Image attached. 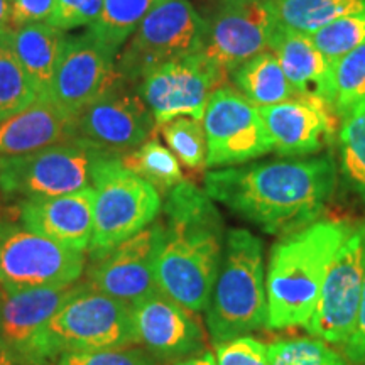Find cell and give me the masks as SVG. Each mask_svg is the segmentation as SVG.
I'll return each instance as SVG.
<instances>
[{"instance_id": "1", "label": "cell", "mask_w": 365, "mask_h": 365, "mask_svg": "<svg viewBox=\"0 0 365 365\" xmlns=\"http://www.w3.org/2000/svg\"><path fill=\"white\" fill-rule=\"evenodd\" d=\"M331 154L220 168L205 175V193L266 234L289 235L317 222L336 186Z\"/></svg>"}, {"instance_id": "2", "label": "cell", "mask_w": 365, "mask_h": 365, "mask_svg": "<svg viewBox=\"0 0 365 365\" xmlns=\"http://www.w3.org/2000/svg\"><path fill=\"white\" fill-rule=\"evenodd\" d=\"M154 272L159 289L191 313L205 312L220 267L225 228L213 200L181 181L164 196Z\"/></svg>"}, {"instance_id": "3", "label": "cell", "mask_w": 365, "mask_h": 365, "mask_svg": "<svg viewBox=\"0 0 365 365\" xmlns=\"http://www.w3.org/2000/svg\"><path fill=\"white\" fill-rule=\"evenodd\" d=\"M350 228L352 223L341 220H318L274 245L266 274L267 328L307 325L328 267Z\"/></svg>"}, {"instance_id": "4", "label": "cell", "mask_w": 365, "mask_h": 365, "mask_svg": "<svg viewBox=\"0 0 365 365\" xmlns=\"http://www.w3.org/2000/svg\"><path fill=\"white\" fill-rule=\"evenodd\" d=\"M205 312L215 345L266 325L264 249L252 232L244 228L227 232L220 267Z\"/></svg>"}, {"instance_id": "5", "label": "cell", "mask_w": 365, "mask_h": 365, "mask_svg": "<svg viewBox=\"0 0 365 365\" xmlns=\"http://www.w3.org/2000/svg\"><path fill=\"white\" fill-rule=\"evenodd\" d=\"M120 158L71 137L34 153L0 159V193L26 200L93 188L100 173Z\"/></svg>"}, {"instance_id": "6", "label": "cell", "mask_w": 365, "mask_h": 365, "mask_svg": "<svg viewBox=\"0 0 365 365\" xmlns=\"http://www.w3.org/2000/svg\"><path fill=\"white\" fill-rule=\"evenodd\" d=\"M46 341L54 359L66 352L134 345L132 304L90 289L81 282L49 319Z\"/></svg>"}, {"instance_id": "7", "label": "cell", "mask_w": 365, "mask_h": 365, "mask_svg": "<svg viewBox=\"0 0 365 365\" xmlns=\"http://www.w3.org/2000/svg\"><path fill=\"white\" fill-rule=\"evenodd\" d=\"M86 267L85 252L36 234L0 212V287L19 293L75 284Z\"/></svg>"}, {"instance_id": "8", "label": "cell", "mask_w": 365, "mask_h": 365, "mask_svg": "<svg viewBox=\"0 0 365 365\" xmlns=\"http://www.w3.org/2000/svg\"><path fill=\"white\" fill-rule=\"evenodd\" d=\"M208 22L190 0H164L140 22L115 59L122 78L137 85L153 68L203 51Z\"/></svg>"}, {"instance_id": "9", "label": "cell", "mask_w": 365, "mask_h": 365, "mask_svg": "<svg viewBox=\"0 0 365 365\" xmlns=\"http://www.w3.org/2000/svg\"><path fill=\"white\" fill-rule=\"evenodd\" d=\"M93 235L88 259L107 252L156 222L163 198L148 181L125 170L122 161L100 173L93 185Z\"/></svg>"}, {"instance_id": "10", "label": "cell", "mask_w": 365, "mask_h": 365, "mask_svg": "<svg viewBox=\"0 0 365 365\" xmlns=\"http://www.w3.org/2000/svg\"><path fill=\"white\" fill-rule=\"evenodd\" d=\"M228 76L202 51L149 70L137 83V91L153 112L158 127L176 117L203 120L210 97L227 85Z\"/></svg>"}, {"instance_id": "11", "label": "cell", "mask_w": 365, "mask_h": 365, "mask_svg": "<svg viewBox=\"0 0 365 365\" xmlns=\"http://www.w3.org/2000/svg\"><path fill=\"white\" fill-rule=\"evenodd\" d=\"M365 281V222L355 223L328 267L304 328L325 344H344L359 317Z\"/></svg>"}, {"instance_id": "12", "label": "cell", "mask_w": 365, "mask_h": 365, "mask_svg": "<svg viewBox=\"0 0 365 365\" xmlns=\"http://www.w3.org/2000/svg\"><path fill=\"white\" fill-rule=\"evenodd\" d=\"M202 122L207 168L240 166L274 150L259 108L235 86L223 85L210 97Z\"/></svg>"}, {"instance_id": "13", "label": "cell", "mask_w": 365, "mask_h": 365, "mask_svg": "<svg viewBox=\"0 0 365 365\" xmlns=\"http://www.w3.org/2000/svg\"><path fill=\"white\" fill-rule=\"evenodd\" d=\"M156 129L153 112L140 98L137 85L120 75L102 97L73 117V137L118 156L139 148Z\"/></svg>"}, {"instance_id": "14", "label": "cell", "mask_w": 365, "mask_h": 365, "mask_svg": "<svg viewBox=\"0 0 365 365\" xmlns=\"http://www.w3.org/2000/svg\"><path fill=\"white\" fill-rule=\"evenodd\" d=\"M80 284L7 293L0 287V354L14 365H53L46 327Z\"/></svg>"}, {"instance_id": "15", "label": "cell", "mask_w": 365, "mask_h": 365, "mask_svg": "<svg viewBox=\"0 0 365 365\" xmlns=\"http://www.w3.org/2000/svg\"><path fill=\"white\" fill-rule=\"evenodd\" d=\"M207 22L203 53L230 75L271 48L279 21L272 0H218L215 16Z\"/></svg>"}, {"instance_id": "16", "label": "cell", "mask_w": 365, "mask_h": 365, "mask_svg": "<svg viewBox=\"0 0 365 365\" xmlns=\"http://www.w3.org/2000/svg\"><path fill=\"white\" fill-rule=\"evenodd\" d=\"M158 220L107 252L91 257L85 267V286L112 298L135 304L158 293L154 272Z\"/></svg>"}, {"instance_id": "17", "label": "cell", "mask_w": 365, "mask_h": 365, "mask_svg": "<svg viewBox=\"0 0 365 365\" xmlns=\"http://www.w3.org/2000/svg\"><path fill=\"white\" fill-rule=\"evenodd\" d=\"M115 59L91 33L65 38L54 73L51 102L75 117L115 83Z\"/></svg>"}, {"instance_id": "18", "label": "cell", "mask_w": 365, "mask_h": 365, "mask_svg": "<svg viewBox=\"0 0 365 365\" xmlns=\"http://www.w3.org/2000/svg\"><path fill=\"white\" fill-rule=\"evenodd\" d=\"M135 344L156 362L176 364L205 352L203 331L186 308L163 291L132 304Z\"/></svg>"}, {"instance_id": "19", "label": "cell", "mask_w": 365, "mask_h": 365, "mask_svg": "<svg viewBox=\"0 0 365 365\" xmlns=\"http://www.w3.org/2000/svg\"><path fill=\"white\" fill-rule=\"evenodd\" d=\"M274 153L284 158L312 156L339 137L341 122L327 102L296 97L259 108Z\"/></svg>"}, {"instance_id": "20", "label": "cell", "mask_w": 365, "mask_h": 365, "mask_svg": "<svg viewBox=\"0 0 365 365\" xmlns=\"http://www.w3.org/2000/svg\"><path fill=\"white\" fill-rule=\"evenodd\" d=\"M95 190L85 188L59 196L26 198L19 205V220L36 234L71 250L86 252L93 235Z\"/></svg>"}, {"instance_id": "21", "label": "cell", "mask_w": 365, "mask_h": 365, "mask_svg": "<svg viewBox=\"0 0 365 365\" xmlns=\"http://www.w3.org/2000/svg\"><path fill=\"white\" fill-rule=\"evenodd\" d=\"M269 49L277 58L286 78L298 91L299 97L319 98L330 105L333 65L319 53L308 34L289 29L277 22Z\"/></svg>"}, {"instance_id": "22", "label": "cell", "mask_w": 365, "mask_h": 365, "mask_svg": "<svg viewBox=\"0 0 365 365\" xmlns=\"http://www.w3.org/2000/svg\"><path fill=\"white\" fill-rule=\"evenodd\" d=\"M73 137V117L53 102H36L0 122V159L22 156Z\"/></svg>"}, {"instance_id": "23", "label": "cell", "mask_w": 365, "mask_h": 365, "mask_svg": "<svg viewBox=\"0 0 365 365\" xmlns=\"http://www.w3.org/2000/svg\"><path fill=\"white\" fill-rule=\"evenodd\" d=\"M65 36L48 22L12 29V46L22 70L33 85L38 102H51V88Z\"/></svg>"}, {"instance_id": "24", "label": "cell", "mask_w": 365, "mask_h": 365, "mask_svg": "<svg viewBox=\"0 0 365 365\" xmlns=\"http://www.w3.org/2000/svg\"><path fill=\"white\" fill-rule=\"evenodd\" d=\"M230 76L235 88L257 108L299 97L271 49L242 63Z\"/></svg>"}, {"instance_id": "25", "label": "cell", "mask_w": 365, "mask_h": 365, "mask_svg": "<svg viewBox=\"0 0 365 365\" xmlns=\"http://www.w3.org/2000/svg\"><path fill=\"white\" fill-rule=\"evenodd\" d=\"M163 2L164 0H103L102 12L88 27V33L117 58L118 49L135 33L144 17Z\"/></svg>"}, {"instance_id": "26", "label": "cell", "mask_w": 365, "mask_h": 365, "mask_svg": "<svg viewBox=\"0 0 365 365\" xmlns=\"http://www.w3.org/2000/svg\"><path fill=\"white\" fill-rule=\"evenodd\" d=\"M272 4L282 26L308 36L340 17L365 11V0H272Z\"/></svg>"}, {"instance_id": "27", "label": "cell", "mask_w": 365, "mask_h": 365, "mask_svg": "<svg viewBox=\"0 0 365 365\" xmlns=\"http://www.w3.org/2000/svg\"><path fill=\"white\" fill-rule=\"evenodd\" d=\"M120 161L125 170L148 181L161 196H166L175 186L185 181L180 161L156 139H148L139 148L125 153Z\"/></svg>"}, {"instance_id": "28", "label": "cell", "mask_w": 365, "mask_h": 365, "mask_svg": "<svg viewBox=\"0 0 365 365\" xmlns=\"http://www.w3.org/2000/svg\"><path fill=\"white\" fill-rule=\"evenodd\" d=\"M330 105L341 124L365 105V43L333 63Z\"/></svg>"}, {"instance_id": "29", "label": "cell", "mask_w": 365, "mask_h": 365, "mask_svg": "<svg viewBox=\"0 0 365 365\" xmlns=\"http://www.w3.org/2000/svg\"><path fill=\"white\" fill-rule=\"evenodd\" d=\"M38 102L12 46V31L0 33V122Z\"/></svg>"}, {"instance_id": "30", "label": "cell", "mask_w": 365, "mask_h": 365, "mask_svg": "<svg viewBox=\"0 0 365 365\" xmlns=\"http://www.w3.org/2000/svg\"><path fill=\"white\" fill-rule=\"evenodd\" d=\"M339 140L341 175L365 203V105L341 124Z\"/></svg>"}, {"instance_id": "31", "label": "cell", "mask_w": 365, "mask_h": 365, "mask_svg": "<svg viewBox=\"0 0 365 365\" xmlns=\"http://www.w3.org/2000/svg\"><path fill=\"white\" fill-rule=\"evenodd\" d=\"M170 150L186 170L202 171L207 168V137L203 122L193 117H176L159 125Z\"/></svg>"}, {"instance_id": "32", "label": "cell", "mask_w": 365, "mask_h": 365, "mask_svg": "<svg viewBox=\"0 0 365 365\" xmlns=\"http://www.w3.org/2000/svg\"><path fill=\"white\" fill-rule=\"evenodd\" d=\"M309 38L333 65L365 43V11L340 17L309 34Z\"/></svg>"}, {"instance_id": "33", "label": "cell", "mask_w": 365, "mask_h": 365, "mask_svg": "<svg viewBox=\"0 0 365 365\" xmlns=\"http://www.w3.org/2000/svg\"><path fill=\"white\" fill-rule=\"evenodd\" d=\"M271 365H346L325 341L298 339L269 345Z\"/></svg>"}, {"instance_id": "34", "label": "cell", "mask_w": 365, "mask_h": 365, "mask_svg": "<svg viewBox=\"0 0 365 365\" xmlns=\"http://www.w3.org/2000/svg\"><path fill=\"white\" fill-rule=\"evenodd\" d=\"M53 365H158L156 360L140 349L85 350L61 354Z\"/></svg>"}, {"instance_id": "35", "label": "cell", "mask_w": 365, "mask_h": 365, "mask_svg": "<svg viewBox=\"0 0 365 365\" xmlns=\"http://www.w3.org/2000/svg\"><path fill=\"white\" fill-rule=\"evenodd\" d=\"M217 365H271L269 345L249 335L222 341L217 344Z\"/></svg>"}, {"instance_id": "36", "label": "cell", "mask_w": 365, "mask_h": 365, "mask_svg": "<svg viewBox=\"0 0 365 365\" xmlns=\"http://www.w3.org/2000/svg\"><path fill=\"white\" fill-rule=\"evenodd\" d=\"M103 0H56L49 26L70 31L80 26H91L102 12Z\"/></svg>"}, {"instance_id": "37", "label": "cell", "mask_w": 365, "mask_h": 365, "mask_svg": "<svg viewBox=\"0 0 365 365\" xmlns=\"http://www.w3.org/2000/svg\"><path fill=\"white\" fill-rule=\"evenodd\" d=\"M56 0H12V29L33 22L51 19Z\"/></svg>"}, {"instance_id": "38", "label": "cell", "mask_w": 365, "mask_h": 365, "mask_svg": "<svg viewBox=\"0 0 365 365\" xmlns=\"http://www.w3.org/2000/svg\"><path fill=\"white\" fill-rule=\"evenodd\" d=\"M345 354L355 364H365V281L362 299H360L359 317L349 340L345 341Z\"/></svg>"}, {"instance_id": "39", "label": "cell", "mask_w": 365, "mask_h": 365, "mask_svg": "<svg viewBox=\"0 0 365 365\" xmlns=\"http://www.w3.org/2000/svg\"><path fill=\"white\" fill-rule=\"evenodd\" d=\"M12 31V0H0V33Z\"/></svg>"}, {"instance_id": "40", "label": "cell", "mask_w": 365, "mask_h": 365, "mask_svg": "<svg viewBox=\"0 0 365 365\" xmlns=\"http://www.w3.org/2000/svg\"><path fill=\"white\" fill-rule=\"evenodd\" d=\"M171 365H217V360L212 354L203 352L200 355H195V357L180 360V362L171 364Z\"/></svg>"}, {"instance_id": "41", "label": "cell", "mask_w": 365, "mask_h": 365, "mask_svg": "<svg viewBox=\"0 0 365 365\" xmlns=\"http://www.w3.org/2000/svg\"><path fill=\"white\" fill-rule=\"evenodd\" d=\"M0 365H14V364L11 362V360H9V359L6 357V355L0 354Z\"/></svg>"}]
</instances>
